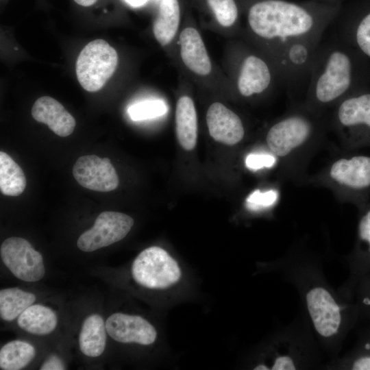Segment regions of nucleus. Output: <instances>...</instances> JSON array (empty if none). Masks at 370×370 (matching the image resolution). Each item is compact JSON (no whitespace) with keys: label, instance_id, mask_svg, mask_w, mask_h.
<instances>
[{"label":"nucleus","instance_id":"nucleus-1","mask_svg":"<svg viewBox=\"0 0 370 370\" xmlns=\"http://www.w3.org/2000/svg\"><path fill=\"white\" fill-rule=\"evenodd\" d=\"M334 11L315 12L284 0H264L249 10L247 21L258 37L271 43V51L291 42L324 35Z\"/></svg>","mask_w":370,"mask_h":370},{"label":"nucleus","instance_id":"nucleus-2","mask_svg":"<svg viewBox=\"0 0 370 370\" xmlns=\"http://www.w3.org/2000/svg\"><path fill=\"white\" fill-rule=\"evenodd\" d=\"M356 66L351 48L338 36L323 42L317 51L306 90L310 105L337 103L353 92Z\"/></svg>","mask_w":370,"mask_h":370},{"label":"nucleus","instance_id":"nucleus-3","mask_svg":"<svg viewBox=\"0 0 370 370\" xmlns=\"http://www.w3.org/2000/svg\"><path fill=\"white\" fill-rule=\"evenodd\" d=\"M324 35L297 40L271 51L278 80L289 91L308 88L312 64Z\"/></svg>","mask_w":370,"mask_h":370},{"label":"nucleus","instance_id":"nucleus-4","mask_svg":"<svg viewBox=\"0 0 370 370\" xmlns=\"http://www.w3.org/2000/svg\"><path fill=\"white\" fill-rule=\"evenodd\" d=\"M118 64L116 50L106 40L88 42L81 51L75 64L78 82L88 92L99 90L112 77Z\"/></svg>","mask_w":370,"mask_h":370},{"label":"nucleus","instance_id":"nucleus-5","mask_svg":"<svg viewBox=\"0 0 370 370\" xmlns=\"http://www.w3.org/2000/svg\"><path fill=\"white\" fill-rule=\"evenodd\" d=\"M136 283L150 289H165L176 284L182 271L177 262L164 249L153 246L142 251L132 265Z\"/></svg>","mask_w":370,"mask_h":370},{"label":"nucleus","instance_id":"nucleus-6","mask_svg":"<svg viewBox=\"0 0 370 370\" xmlns=\"http://www.w3.org/2000/svg\"><path fill=\"white\" fill-rule=\"evenodd\" d=\"M0 254L4 264L19 280L36 282L45 275L42 255L23 238L5 239L1 245Z\"/></svg>","mask_w":370,"mask_h":370},{"label":"nucleus","instance_id":"nucleus-7","mask_svg":"<svg viewBox=\"0 0 370 370\" xmlns=\"http://www.w3.org/2000/svg\"><path fill=\"white\" fill-rule=\"evenodd\" d=\"M133 225V219L126 214L102 212L94 225L79 236L77 247L83 251L90 252L109 246L125 238Z\"/></svg>","mask_w":370,"mask_h":370},{"label":"nucleus","instance_id":"nucleus-8","mask_svg":"<svg viewBox=\"0 0 370 370\" xmlns=\"http://www.w3.org/2000/svg\"><path fill=\"white\" fill-rule=\"evenodd\" d=\"M313 123L301 114H292L273 124L267 134L271 151L278 157H285L302 145L311 136Z\"/></svg>","mask_w":370,"mask_h":370},{"label":"nucleus","instance_id":"nucleus-9","mask_svg":"<svg viewBox=\"0 0 370 370\" xmlns=\"http://www.w3.org/2000/svg\"><path fill=\"white\" fill-rule=\"evenodd\" d=\"M308 314L317 332L324 338L335 335L341 325V308L324 287L314 286L306 295Z\"/></svg>","mask_w":370,"mask_h":370},{"label":"nucleus","instance_id":"nucleus-10","mask_svg":"<svg viewBox=\"0 0 370 370\" xmlns=\"http://www.w3.org/2000/svg\"><path fill=\"white\" fill-rule=\"evenodd\" d=\"M73 174L82 186L92 190L109 192L119 185L117 173L108 158L81 156L73 166Z\"/></svg>","mask_w":370,"mask_h":370},{"label":"nucleus","instance_id":"nucleus-11","mask_svg":"<svg viewBox=\"0 0 370 370\" xmlns=\"http://www.w3.org/2000/svg\"><path fill=\"white\" fill-rule=\"evenodd\" d=\"M106 328L112 339L123 343L148 345L153 343L157 337L152 324L138 315L114 313L107 319Z\"/></svg>","mask_w":370,"mask_h":370},{"label":"nucleus","instance_id":"nucleus-12","mask_svg":"<svg viewBox=\"0 0 370 370\" xmlns=\"http://www.w3.org/2000/svg\"><path fill=\"white\" fill-rule=\"evenodd\" d=\"M337 103L336 119L338 125L357 137L370 134V92H352Z\"/></svg>","mask_w":370,"mask_h":370},{"label":"nucleus","instance_id":"nucleus-13","mask_svg":"<svg viewBox=\"0 0 370 370\" xmlns=\"http://www.w3.org/2000/svg\"><path fill=\"white\" fill-rule=\"evenodd\" d=\"M206 122L210 135L217 142L234 145L244 136L241 118L221 103L215 102L209 107Z\"/></svg>","mask_w":370,"mask_h":370},{"label":"nucleus","instance_id":"nucleus-14","mask_svg":"<svg viewBox=\"0 0 370 370\" xmlns=\"http://www.w3.org/2000/svg\"><path fill=\"white\" fill-rule=\"evenodd\" d=\"M274 75L278 77L273 66L257 56L249 55L245 58L239 71L238 91L247 97L260 94L271 86Z\"/></svg>","mask_w":370,"mask_h":370},{"label":"nucleus","instance_id":"nucleus-15","mask_svg":"<svg viewBox=\"0 0 370 370\" xmlns=\"http://www.w3.org/2000/svg\"><path fill=\"white\" fill-rule=\"evenodd\" d=\"M330 175L352 190H367L370 188V156L357 155L338 159L331 166Z\"/></svg>","mask_w":370,"mask_h":370},{"label":"nucleus","instance_id":"nucleus-16","mask_svg":"<svg viewBox=\"0 0 370 370\" xmlns=\"http://www.w3.org/2000/svg\"><path fill=\"white\" fill-rule=\"evenodd\" d=\"M32 117L38 122L48 125L61 137L71 134L75 127L74 117L55 99L44 96L38 98L32 108Z\"/></svg>","mask_w":370,"mask_h":370},{"label":"nucleus","instance_id":"nucleus-17","mask_svg":"<svg viewBox=\"0 0 370 370\" xmlns=\"http://www.w3.org/2000/svg\"><path fill=\"white\" fill-rule=\"evenodd\" d=\"M180 55L184 64L194 73L206 75L211 71V62L204 43L197 29H184L180 35Z\"/></svg>","mask_w":370,"mask_h":370},{"label":"nucleus","instance_id":"nucleus-18","mask_svg":"<svg viewBox=\"0 0 370 370\" xmlns=\"http://www.w3.org/2000/svg\"><path fill=\"white\" fill-rule=\"evenodd\" d=\"M175 123L180 145L187 151L193 149L197 138V119L194 103L190 97L184 96L177 101Z\"/></svg>","mask_w":370,"mask_h":370},{"label":"nucleus","instance_id":"nucleus-19","mask_svg":"<svg viewBox=\"0 0 370 370\" xmlns=\"http://www.w3.org/2000/svg\"><path fill=\"white\" fill-rule=\"evenodd\" d=\"M106 328L103 318L97 314L84 321L79 336L82 352L90 357H97L103 352L106 344Z\"/></svg>","mask_w":370,"mask_h":370},{"label":"nucleus","instance_id":"nucleus-20","mask_svg":"<svg viewBox=\"0 0 370 370\" xmlns=\"http://www.w3.org/2000/svg\"><path fill=\"white\" fill-rule=\"evenodd\" d=\"M18 326L23 330L36 335H45L56 328L58 318L55 312L47 306L31 305L18 317Z\"/></svg>","mask_w":370,"mask_h":370},{"label":"nucleus","instance_id":"nucleus-21","mask_svg":"<svg viewBox=\"0 0 370 370\" xmlns=\"http://www.w3.org/2000/svg\"><path fill=\"white\" fill-rule=\"evenodd\" d=\"M180 17L177 0H162L153 27L155 38L162 46L168 45L175 36Z\"/></svg>","mask_w":370,"mask_h":370},{"label":"nucleus","instance_id":"nucleus-22","mask_svg":"<svg viewBox=\"0 0 370 370\" xmlns=\"http://www.w3.org/2000/svg\"><path fill=\"white\" fill-rule=\"evenodd\" d=\"M26 187L22 169L6 153L0 152V190L8 196H18Z\"/></svg>","mask_w":370,"mask_h":370},{"label":"nucleus","instance_id":"nucleus-23","mask_svg":"<svg viewBox=\"0 0 370 370\" xmlns=\"http://www.w3.org/2000/svg\"><path fill=\"white\" fill-rule=\"evenodd\" d=\"M35 301V295L18 288L2 289L0 291V317L4 321H12Z\"/></svg>","mask_w":370,"mask_h":370},{"label":"nucleus","instance_id":"nucleus-24","mask_svg":"<svg viewBox=\"0 0 370 370\" xmlns=\"http://www.w3.org/2000/svg\"><path fill=\"white\" fill-rule=\"evenodd\" d=\"M36 355L34 347L19 340L10 341L0 350V368L3 370H19L27 366Z\"/></svg>","mask_w":370,"mask_h":370},{"label":"nucleus","instance_id":"nucleus-25","mask_svg":"<svg viewBox=\"0 0 370 370\" xmlns=\"http://www.w3.org/2000/svg\"><path fill=\"white\" fill-rule=\"evenodd\" d=\"M337 36L347 45L352 44L355 49L370 60V10L363 14L352 28L341 30Z\"/></svg>","mask_w":370,"mask_h":370},{"label":"nucleus","instance_id":"nucleus-26","mask_svg":"<svg viewBox=\"0 0 370 370\" xmlns=\"http://www.w3.org/2000/svg\"><path fill=\"white\" fill-rule=\"evenodd\" d=\"M358 245L355 270L363 276L370 270V208L361 215L358 225Z\"/></svg>","mask_w":370,"mask_h":370},{"label":"nucleus","instance_id":"nucleus-27","mask_svg":"<svg viewBox=\"0 0 370 370\" xmlns=\"http://www.w3.org/2000/svg\"><path fill=\"white\" fill-rule=\"evenodd\" d=\"M167 112L166 103L160 99L147 100L131 106L128 114L133 121H143L164 115Z\"/></svg>","mask_w":370,"mask_h":370},{"label":"nucleus","instance_id":"nucleus-28","mask_svg":"<svg viewBox=\"0 0 370 370\" xmlns=\"http://www.w3.org/2000/svg\"><path fill=\"white\" fill-rule=\"evenodd\" d=\"M217 21L223 27H230L238 17V8L234 0H207Z\"/></svg>","mask_w":370,"mask_h":370},{"label":"nucleus","instance_id":"nucleus-29","mask_svg":"<svg viewBox=\"0 0 370 370\" xmlns=\"http://www.w3.org/2000/svg\"><path fill=\"white\" fill-rule=\"evenodd\" d=\"M358 296L360 310L370 317V276H362Z\"/></svg>","mask_w":370,"mask_h":370},{"label":"nucleus","instance_id":"nucleus-30","mask_svg":"<svg viewBox=\"0 0 370 370\" xmlns=\"http://www.w3.org/2000/svg\"><path fill=\"white\" fill-rule=\"evenodd\" d=\"M276 198V195L273 191H269L264 193L255 191L247 199L249 206L255 208V206H267L272 204Z\"/></svg>","mask_w":370,"mask_h":370},{"label":"nucleus","instance_id":"nucleus-31","mask_svg":"<svg viewBox=\"0 0 370 370\" xmlns=\"http://www.w3.org/2000/svg\"><path fill=\"white\" fill-rule=\"evenodd\" d=\"M275 162L273 157L268 155L251 154L245 160L246 166L253 170L271 166Z\"/></svg>","mask_w":370,"mask_h":370},{"label":"nucleus","instance_id":"nucleus-32","mask_svg":"<svg viewBox=\"0 0 370 370\" xmlns=\"http://www.w3.org/2000/svg\"><path fill=\"white\" fill-rule=\"evenodd\" d=\"M348 367L354 370H370V353L360 349L349 362Z\"/></svg>","mask_w":370,"mask_h":370},{"label":"nucleus","instance_id":"nucleus-33","mask_svg":"<svg viewBox=\"0 0 370 370\" xmlns=\"http://www.w3.org/2000/svg\"><path fill=\"white\" fill-rule=\"evenodd\" d=\"M296 369L294 360L288 355H280L277 356L272 364L269 366L268 369L273 370H293Z\"/></svg>","mask_w":370,"mask_h":370},{"label":"nucleus","instance_id":"nucleus-34","mask_svg":"<svg viewBox=\"0 0 370 370\" xmlns=\"http://www.w3.org/2000/svg\"><path fill=\"white\" fill-rule=\"evenodd\" d=\"M41 370H63L65 369L62 360L56 355L50 356L41 365Z\"/></svg>","mask_w":370,"mask_h":370},{"label":"nucleus","instance_id":"nucleus-35","mask_svg":"<svg viewBox=\"0 0 370 370\" xmlns=\"http://www.w3.org/2000/svg\"><path fill=\"white\" fill-rule=\"evenodd\" d=\"M360 349L370 353V333L363 340Z\"/></svg>","mask_w":370,"mask_h":370},{"label":"nucleus","instance_id":"nucleus-36","mask_svg":"<svg viewBox=\"0 0 370 370\" xmlns=\"http://www.w3.org/2000/svg\"><path fill=\"white\" fill-rule=\"evenodd\" d=\"M132 7H140L144 5L148 0H124Z\"/></svg>","mask_w":370,"mask_h":370},{"label":"nucleus","instance_id":"nucleus-37","mask_svg":"<svg viewBox=\"0 0 370 370\" xmlns=\"http://www.w3.org/2000/svg\"><path fill=\"white\" fill-rule=\"evenodd\" d=\"M97 0H74L77 4L82 6H90L93 5Z\"/></svg>","mask_w":370,"mask_h":370}]
</instances>
